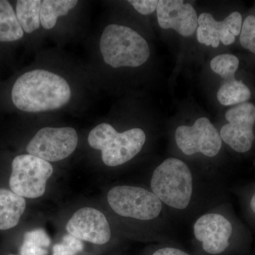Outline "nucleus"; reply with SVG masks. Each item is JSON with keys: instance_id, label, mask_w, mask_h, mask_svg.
Here are the masks:
<instances>
[{"instance_id": "f257e3e1", "label": "nucleus", "mask_w": 255, "mask_h": 255, "mask_svg": "<svg viewBox=\"0 0 255 255\" xmlns=\"http://www.w3.org/2000/svg\"><path fill=\"white\" fill-rule=\"evenodd\" d=\"M150 189L171 217L193 221L198 216L222 203V189L217 172L188 161L169 157L151 173Z\"/></svg>"}, {"instance_id": "f03ea898", "label": "nucleus", "mask_w": 255, "mask_h": 255, "mask_svg": "<svg viewBox=\"0 0 255 255\" xmlns=\"http://www.w3.org/2000/svg\"><path fill=\"white\" fill-rule=\"evenodd\" d=\"M107 202L114 214L147 226L158 241L167 239L172 232L170 214L150 189L137 186L118 185L107 194Z\"/></svg>"}, {"instance_id": "7ed1b4c3", "label": "nucleus", "mask_w": 255, "mask_h": 255, "mask_svg": "<svg viewBox=\"0 0 255 255\" xmlns=\"http://www.w3.org/2000/svg\"><path fill=\"white\" fill-rule=\"evenodd\" d=\"M71 96V89L65 79L44 70L23 74L11 90L15 107L30 113L58 110L70 102Z\"/></svg>"}, {"instance_id": "20e7f679", "label": "nucleus", "mask_w": 255, "mask_h": 255, "mask_svg": "<svg viewBox=\"0 0 255 255\" xmlns=\"http://www.w3.org/2000/svg\"><path fill=\"white\" fill-rule=\"evenodd\" d=\"M100 46L105 63L114 68H136L150 58V48L145 38L122 25H108L101 36Z\"/></svg>"}, {"instance_id": "39448f33", "label": "nucleus", "mask_w": 255, "mask_h": 255, "mask_svg": "<svg viewBox=\"0 0 255 255\" xmlns=\"http://www.w3.org/2000/svg\"><path fill=\"white\" fill-rule=\"evenodd\" d=\"M147 135L140 128L118 132L112 125L99 124L90 131L89 145L102 152L106 165L117 167L127 163L138 155L145 145Z\"/></svg>"}, {"instance_id": "423d86ee", "label": "nucleus", "mask_w": 255, "mask_h": 255, "mask_svg": "<svg viewBox=\"0 0 255 255\" xmlns=\"http://www.w3.org/2000/svg\"><path fill=\"white\" fill-rule=\"evenodd\" d=\"M223 208L221 203L202 213L192 221L193 238L207 255L223 254L231 246L234 225L223 211Z\"/></svg>"}, {"instance_id": "0eeeda50", "label": "nucleus", "mask_w": 255, "mask_h": 255, "mask_svg": "<svg viewBox=\"0 0 255 255\" xmlns=\"http://www.w3.org/2000/svg\"><path fill=\"white\" fill-rule=\"evenodd\" d=\"M178 150L186 157L210 159L219 155L223 141L219 131L206 117L196 119L192 125H181L174 131Z\"/></svg>"}, {"instance_id": "6e6552de", "label": "nucleus", "mask_w": 255, "mask_h": 255, "mask_svg": "<svg viewBox=\"0 0 255 255\" xmlns=\"http://www.w3.org/2000/svg\"><path fill=\"white\" fill-rule=\"evenodd\" d=\"M53 172V166L44 159L29 154L16 156L11 164L10 189L23 198L41 197Z\"/></svg>"}, {"instance_id": "1a4fd4ad", "label": "nucleus", "mask_w": 255, "mask_h": 255, "mask_svg": "<svg viewBox=\"0 0 255 255\" xmlns=\"http://www.w3.org/2000/svg\"><path fill=\"white\" fill-rule=\"evenodd\" d=\"M78 143V133L73 128L46 127L37 132L26 151L47 162H58L73 153Z\"/></svg>"}, {"instance_id": "9d476101", "label": "nucleus", "mask_w": 255, "mask_h": 255, "mask_svg": "<svg viewBox=\"0 0 255 255\" xmlns=\"http://www.w3.org/2000/svg\"><path fill=\"white\" fill-rule=\"evenodd\" d=\"M228 124L220 129L223 142L239 153L251 150L255 140V106L241 104L230 109L226 113Z\"/></svg>"}, {"instance_id": "9b49d317", "label": "nucleus", "mask_w": 255, "mask_h": 255, "mask_svg": "<svg viewBox=\"0 0 255 255\" xmlns=\"http://www.w3.org/2000/svg\"><path fill=\"white\" fill-rule=\"evenodd\" d=\"M69 234L93 244H107L112 236L110 223L103 213L94 208L79 209L66 225Z\"/></svg>"}, {"instance_id": "f8f14e48", "label": "nucleus", "mask_w": 255, "mask_h": 255, "mask_svg": "<svg viewBox=\"0 0 255 255\" xmlns=\"http://www.w3.org/2000/svg\"><path fill=\"white\" fill-rule=\"evenodd\" d=\"M242 25L243 18L238 11L231 13L221 21H216L209 13H202L198 17L196 38L201 44L213 48H218L221 42L228 46L241 34Z\"/></svg>"}, {"instance_id": "ddd939ff", "label": "nucleus", "mask_w": 255, "mask_h": 255, "mask_svg": "<svg viewBox=\"0 0 255 255\" xmlns=\"http://www.w3.org/2000/svg\"><path fill=\"white\" fill-rule=\"evenodd\" d=\"M156 11L159 26L164 29H174L184 37L192 36L197 29V14L189 3L159 0Z\"/></svg>"}, {"instance_id": "4468645a", "label": "nucleus", "mask_w": 255, "mask_h": 255, "mask_svg": "<svg viewBox=\"0 0 255 255\" xmlns=\"http://www.w3.org/2000/svg\"><path fill=\"white\" fill-rule=\"evenodd\" d=\"M26 201L22 196L6 189H0V230L11 229L19 222Z\"/></svg>"}, {"instance_id": "2eb2a0df", "label": "nucleus", "mask_w": 255, "mask_h": 255, "mask_svg": "<svg viewBox=\"0 0 255 255\" xmlns=\"http://www.w3.org/2000/svg\"><path fill=\"white\" fill-rule=\"evenodd\" d=\"M23 32L9 1L0 0V42L18 41Z\"/></svg>"}, {"instance_id": "dca6fc26", "label": "nucleus", "mask_w": 255, "mask_h": 255, "mask_svg": "<svg viewBox=\"0 0 255 255\" xmlns=\"http://www.w3.org/2000/svg\"><path fill=\"white\" fill-rule=\"evenodd\" d=\"M251 97V91L248 87L236 78L223 80L217 92L220 104L226 107L246 103Z\"/></svg>"}, {"instance_id": "f3484780", "label": "nucleus", "mask_w": 255, "mask_h": 255, "mask_svg": "<svg viewBox=\"0 0 255 255\" xmlns=\"http://www.w3.org/2000/svg\"><path fill=\"white\" fill-rule=\"evenodd\" d=\"M78 1L77 0H44L42 1L40 18L42 26L51 29L55 26L59 16H65L73 9Z\"/></svg>"}, {"instance_id": "a211bd4d", "label": "nucleus", "mask_w": 255, "mask_h": 255, "mask_svg": "<svg viewBox=\"0 0 255 255\" xmlns=\"http://www.w3.org/2000/svg\"><path fill=\"white\" fill-rule=\"evenodd\" d=\"M41 0H18L16 1V14L23 31L32 33L41 24Z\"/></svg>"}, {"instance_id": "6ab92c4d", "label": "nucleus", "mask_w": 255, "mask_h": 255, "mask_svg": "<svg viewBox=\"0 0 255 255\" xmlns=\"http://www.w3.org/2000/svg\"><path fill=\"white\" fill-rule=\"evenodd\" d=\"M51 241L46 231L41 228L24 233L21 255H48Z\"/></svg>"}, {"instance_id": "aec40b11", "label": "nucleus", "mask_w": 255, "mask_h": 255, "mask_svg": "<svg viewBox=\"0 0 255 255\" xmlns=\"http://www.w3.org/2000/svg\"><path fill=\"white\" fill-rule=\"evenodd\" d=\"M239 59L232 54L216 55L211 60L210 66L215 73L218 74L223 80L236 78V73L239 67Z\"/></svg>"}, {"instance_id": "412c9836", "label": "nucleus", "mask_w": 255, "mask_h": 255, "mask_svg": "<svg viewBox=\"0 0 255 255\" xmlns=\"http://www.w3.org/2000/svg\"><path fill=\"white\" fill-rule=\"evenodd\" d=\"M83 249L82 241L69 234L64 236L61 243L53 246L52 255H76Z\"/></svg>"}, {"instance_id": "4be33fe9", "label": "nucleus", "mask_w": 255, "mask_h": 255, "mask_svg": "<svg viewBox=\"0 0 255 255\" xmlns=\"http://www.w3.org/2000/svg\"><path fill=\"white\" fill-rule=\"evenodd\" d=\"M240 42L243 48L255 54V16L250 15L243 21Z\"/></svg>"}, {"instance_id": "5701e85b", "label": "nucleus", "mask_w": 255, "mask_h": 255, "mask_svg": "<svg viewBox=\"0 0 255 255\" xmlns=\"http://www.w3.org/2000/svg\"><path fill=\"white\" fill-rule=\"evenodd\" d=\"M128 2L133 6L137 12L142 15L152 14L157 10V0H130Z\"/></svg>"}, {"instance_id": "b1692460", "label": "nucleus", "mask_w": 255, "mask_h": 255, "mask_svg": "<svg viewBox=\"0 0 255 255\" xmlns=\"http://www.w3.org/2000/svg\"><path fill=\"white\" fill-rule=\"evenodd\" d=\"M152 255H190L187 253L179 249L171 246H164L159 248L156 250Z\"/></svg>"}, {"instance_id": "393cba45", "label": "nucleus", "mask_w": 255, "mask_h": 255, "mask_svg": "<svg viewBox=\"0 0 255 255\" xmlns=\"http://www.w3.org/2000/svg\"><path fill=\"white\" fill-rule=\"evenodd\" d=\"M250 209H251L252 212L255 216V191L253 196H251V200H250Z\"/></svg>"}, {"instance_id": "a878e982", "label": "nucleus", "mask_w": 255, "mask_h": 255, "mask_svg": "<svg viewBox=\"0 0 255 255\" xmlns=\"http://www.w3.org/2000/svg\"></svg>"}]
</instances>
